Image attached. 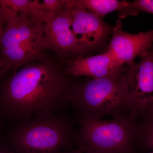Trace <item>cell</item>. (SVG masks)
<instances>
[{"mask_svg":"<svg viewBox=\"0 0 153 153\" xmlns=\"http://www.w3.org/2000/svg\"><path fill=\"white\" fill-rule=\"evenodd\" d=\"M60 153H89L83 150L80 148L72 150H66L61 152Z\"/></svg>","mask_w":153,"mask_h":153,"instance_id":"obj_16","label":"cell"},{"mask_svg":"<svg viewBox=\"0 0 153 153\" xmlns=\"http://www.w3.org/2000/svg\"><path fill=\"white\" fill-rule=\"evenodd\" d=\"M66 7H81L96 16L102 19L107 14L118 11L119 18L137 16L138 11L131 8L126 1L117 0H64Z\"/></svg>","mask_w":153,"mask_h":153,"instance_id":"obj_11","label":"cell"},{"mask_svg":"<svg viewBox=\"0 0 153 153\" xmlns=\"http://www.w3.org/2000/svg\"><path fill=\"white\" fill-rule=\"evenodd\" d=\"M126 68L105 51L98 55L80 56L69 60L65 63L64 71L71 77L99 79L125 74Z\"/></svg>","mask_w":153,"mask_h":153,"instance_id":"obj_10","label":"cell"},{"mask_svg":"<svg viewBox=\"0 0 153 153\" xmlns=\"http://www.w3.org/2000/svg\"><path fill=\"white\" fill-rule=\"evenodd\" d=\"M137 131L130 116L109 120L83 116L79 148L89 153H136Z\"/></svg>","mask_w":153,"mask_h":153,"instance_id":"obj_3","label":"cell"},{"mask_svg":"<svg viewBox=\"0 0 153 153\" xmlns=\"http://www.w3.org/2000/svg\"><path fill=\"white\" fill-rule=\"evenodd\" d=\"M137 63L126 66L131 115L136 121L153 111V44Z\"/></svg>","mask_w":153,"mask_h":153,"instance_id":"obj_6","label":"cell"},{"mask_svg":"<svg viewBox=\"0 0 153 153\" xmlns=\"http://www.w3.org/2000/svg\"><path fill=\"white\" fill-rule=\"evenodd\" d=\"M8 71H9V70L6 68H3L2 70L0 71V79L4 76V74H6Z\"/></svg>","mask_w":153,"mask_h":153,"instance_id":"obj_19","label":"cell"},{"mask_svg":"<svg viewBox=\"0 0 153 153\" xmlns=\"http://www.w3.org/2000/svg\"><path fill=\"white\" fill-rule=\"evenodd\" d=\"M153 153V152H152V153Z\"/></svg>","mask_w":153,"mask_h":153,"instance_id":"obj_21","label":"cell"},{"mask_svg":"<svg viewBox=\"0 0 153 153\" xmlns=\"http://www.w3.org/2000/svg\"><path fill=\"white\" fill-rule=\"evenodd\" d=\"M32 0H0V14L7 25L25 14H30Z\"/></svg>","mask_w":153,"mask_h":153,"instance_id":"obj_13","label":"cell"},{"mask_svg":"<svg viewBox=\"0 0 153 153\" xmlns=\"http://www.w3.org/2000/svg\"><path fill=\"white\" fill-rule=\"evenodd\" d=\"M113 28L82 7L72 8L71 28L86 55L107 47Z\"/></svg>","mask_w":153,"mask_h":153,"instance_id":"obj_8","label":"cell"},{"mask_svg":"<svg viewBox=\"0 0 153 153\" xmlns=\"http://www.w3.org/2000/svg\"><path fill=\"white\" fill-rule=\"evenodd\" d=\"M66 8L64 0H32L30 14L46 24Z\"/></svg>","mask_w":153,"mask_h":153,"instance_id":"obj_12","label":"cell"},{"mask_svg":"<svg viewBox=\"0 0 153 153\" xmlns=\"http://www.w3.org/2000/svg\"><path fill=\"white\" fill-rule=\"evenodd\" d=\"M137 147L153 150V111L137 121Z\"/></svg>","mask_w":153,"mask_h":153,"instance_id":"obj_14","label":"cell"},{"mask_svg":"<svg viewBox=\"0 0 153 153\" xmlns=\"http://www.w3.org/2000/svg\"><path fill=\"white\" fill-rule=\"evenodd\" d=\"M4 68H6L5 65L0 58V71Z\"/></svg>","mask_w":153,"mask_h":153,"instance_id":"obj_20","label":"cell"},{"mask_svg":"<svg viewBox=\"0 0 153 153\" xmlns=\"http://www.w3.org/2000/svg\"><path fill=\"white\" fill-rule=\"evenodd\" d=\"M122 23L118 20L105 51L119 63L130 66L136 57L144 55L153 44V30L138 34L126 33Z\"/></svg>","mask_w":153,"mask_h":153,"instance_id":"obj_9","label":"cell"},{"mask_svg":"<svg viewBox=\"0 0 153 153\" xmlns=\"http://www.w3.org/2000/svg\"><path fill=\"white\" fill-rule=\"evenodd\" d=\"M69 132L64 122L43 118L18 127L11 132L13 153H60L67 150Z\"/></svg>","mask_w":153,"mask_h":153,"instance_id":"obj_5","label":"cell"},{"mask_svg":"<svg viewBox=\"0 0 153 153\" xmlns=\"http://www.w3.org/2000/svg\"><path fill=\"white\" fill-rule=\"evenodd\" d=\"M72 9L66 7L45 24L42 41L43 49L54 52L57 60L63 63L86 55L71 28Z\"/></svg>","mask_w":153,"mask_h":153,"instance_id":"obj_7","label":"cell"},{"mask_svg":"<svg viewBox=\"0 0 153 153\" xmlns=\"http://www.w3.org/2000/svg\"><path fill=\"white\" fill-rule=\"evenodd\" d=\"M129 5L138 12L141 11L153 14V0H137L129 2Z\"/></svg>","mask_w":153,"mask_h":153,"instance_id":"obj_15","label":"cell"},{"mask_svg":"<svg viewBox=\"0 0 153 153\" xmlns=\"http://www.w3.org/2000/svg\"><path fill=\"white\" fill-rule=\"evenodd\" d=\"M45 24L29 14L8 24L0 41V58L9 70L51 59L42 47Z\"/></svg>","mask_w":153,"mask_h":153,"instance_id":"obj_4","label":"cell"},{"mask_svg":"<svg viewBox=\"0 0 153 153\" xmlns=\"http://www.w3.org/2000/svg\"><path fill=\"white\" fill-rule=\"evenodd\" d=\"M3 24L2 20L1 14H0V41H1V38L2 37L5 30V29H4V27H3Z\"/></svg>","mask_w":153,"mask_h":153,"instance_id":"obj_17","label":"cell"},{"mask_svg":"<svg viewBox=\"0 0 153 153\" xmlns=\"http://www.w3.org/2000/svg\"><path fill=\"white\" fill-rule=\"evenodd\" d=\"M0 153H13L10 149L4 147H0Z\"/></svg>","mask_w":153,"mask_h":153,"instance_id":"obj_18","label":"cell"},{"mask_svg":"<svg viewBox=\"0 0 153 153\" xmlns=\"http://www.w3.org/2000/svg\"><path fill=\"white\" fill-rule=\"evenodd\" d=\"M64 66L51 58L21 67L4 83L0 109L13 115L47 112L68 100L74 83Z\"/></svg>","mask_w":153,"mask_h":153,"instance_id":"obj_1","label":"cell"},{"mask_svg":"<svg viewBox=\"0 0 153 153\" xmlns=\"http://www.w3.org/2000/svg\"><path fill=\"white\" fill-rule=\"evenodd\" d=\"M68 100L81 110L84 116H131L125 73L99 79L87 78L74 83Z\"/></svg>","mask_w":153,"mask_h":153,"instance_id":"obj_2","label":"cell"}]
</instances>
